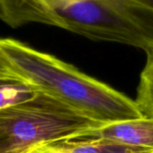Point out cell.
<instances>
[{
  "label": "cell",
  "instance_id": "obj_9",
  "mask_svg": "<svg viewBox=\"0 0 153 153\" xmlns=\"http://www.w3.org/2000/svg\"><path fill=\"white\" fill-rule=\"evenodd\" d=\"M1 17H2V12H1V5H0V20H1Z\"/></svg>",
  "mask_w": 153,
  "mask_h": 153
},
{
  "label": "cell",
  "instance_id": "obj_2",
  "mask_svg": "<svg viewBox=\"0 0 153 153\" xmlns=\"http://www.w3.org/2000/svg\"><path fill=\"white\" fill-rule=\"evenodd\" d=\"M0 51L24 80L101 125L144 117L134 100L52 55L10 38H0Z\"/></svg>",
  "mask_w": 153,
  "mask_h": 153
},
{
  "label": "cell",
  "instance_id": "obj_5",
  "mask_svg": "<svg viewBox=\"0 0 153 153\" xmlns=\"http://www.w3.org/2000/svg\"><path fill=\"white\" fill-rule=\"evenodd\" d=\"M153 151L135 148L117 143L96 139H66L40 146L30 153H152Z\"/></svg>",
  "mask_w": 153,
  "mask_h": 153
},
{
  "label": "cell",
  "instance_id": "obj_3",
  "mask_svg": "<svg viewBox=\"0 0 153 153\" xmlns=\"http://www.w3.org/2000/svg\"><path fill=\"white\" fill-rule=\"evenodd\" d=\"M100 126L39 91L32 99L0 110V153H30L54 142L80 139Z\"/></svg>",
  "mask_w": 153,
  "mask_h": 153
},
{
  "label": "cell",
  "instance_id": "obj_7",
  "mask_svg": "<svg viewBox=\"0 0 153 153\" xmlns=\"http://www.w3.org/2000/svg\"><path fill=\"white\" fill-rule=\"evenodd\" d=\"M146 54L147 62L141 74L135 102L144 117L153 118V51Z\"/></svg>",
  "mask_w": 153,
  "mask_h": 153
},
{
  "label": "cell",
  "instance_id": "obj_6",
  "mask_svg": "<svg viewBox=\"0 0 153 153\" xmlns=\"http://www.w3.org/2000/svg\"><path fill=\"white\" fill-rule=\"evenodd\" d=\"M39 91L26 80L0 79V110L30 100Z\"/></svg>",
  "mask_w": 153,
  "mask_h": 153
},
{
  "label": "cell",
  "instance_id": "obj_8",
  "mask_svg": "<svg viewBox=\"0 0 153 153\" xmlns=\"http://www.w3.org/2000/svg\"><path fill=\"white\" fill-rule=\"evenodd\" d=\"M0 79H18L24 80L20 76L9 61L0 51Z\"/></svg>",
  "mask_w": 153,
  "mask_h": 153
},
{
  "label": "cell",
  "instance_id": "obj_4",
  "mask_svg": "<svg viewBox=\"0 0 153 153\" xmlns=\"http://www.w3.org/2000/svg\"><path fill=\"white\" fill-rule=\"evenodd\" d=\"M82 138L103 139L153 151V118L143 117L101 125L84 133Z\"/></svg>",
  "mask_w": 153,
  "mask_h": 153
},
{
  "label": "cell",
  "instance_id": "obj_10",
  "mask_svg": "<svg viewBox=\"0 0 153 153\" xmlns=\"http://www.w3.org/2000/svg\"><path fill=\"white\" fill-rule=\"evenodd\" d=\"M152 153H153V152H152Z\"/></svg>",
  "mask_w": 153,
  "mask_h": 153
},
{
  "label": "cell",
  "instance_id": "obj_1",
  "mask_svg": "<svg viewBox=\"0 0 153 153\" xmlns=\"http://www.w3.org/2000/svg\"><path fill=\"white\" fill-rule=\"evenodd\" d=\"M12 12L19 26L45 23L153 51V0H15Z\"/></svg>",
  "mask_w": 153,
  "mask_h": 153
}]
</instances>
